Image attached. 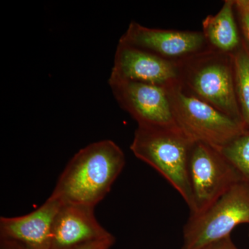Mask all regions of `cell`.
Listing matches in <instances>:
<instances>
[{
	"mask_svg": "<svg viewBox=\"0 0 249 249\" xmlns=\"http://www.w3.org/2000/svg\"><path fill=\"white\" fill-rule=\"evenodd\" d=\"M110 77L166 88L179 81V65L119 40Z\"/></svg>",
	"mask_w": 249,
	"mask_h": 249,
	"instance_id": "9",
	"label": "cell"
},
{
	"mask_svg": "<svg viewBox=\"0 0 249 249\" xmlns=\"http://www.w3.org/2000/svg\"><path fill=\"white\" fill-rule=\"evenodd\" d=\"M178 65L179 82L186 91L243 122L236 96L231 54L210 47L178 62Z\"/></svg>",
	"mask_w": 249,
	"mask_h": 249,
	"instance_id": "3",
	"label": "cell"
},
{
	"mask_svg": "<svg viewBox=\"0 0 249 249\" xmlns=\"http://www.w3.org/2000/svg\"><path fill=\"white\" fill-rule=\"evenodd\" d=\"M120 41L175 62L210 48L202 31L154 29L136 22L129 24Z\"/></svg>",
	"mask_w": 249,
	"mask_h": 249,
	"instance_id": "8",
	"label": "cell"
},
{
	"mask_svg": "<svg viewBox=\"0 0 249 249\" xmlns=\"http://www.w3.org/2000/svg\"><path fill=\"white\" fill-rule=\"evenodd\" d=\"M109 85L119 106L138 125L178 127L166 88L109 77Z\"/></svg>",
	"mask_w": 249,
	"mask_h": 249,
	"instance_id": "7",
	"label": "cell"
},
{
	"mask_svg": "<svg viewBox=\"0 0 249 249\" xmlns=\"http://www.w3.org/2000/svg\"><path fill=\"white\" fill-rule=\"evenodd\" d=\"M235 0H226L220 11L210 15L202 22V33L211 48L231 54L240 47L241 40L235 18Z\"/></svg>",
	"mask_w": 249,
	"mask_h": 249,
	"instance_id": "12",
	"label": "cell"
},
{
	"mask_svg": "<svg viewBox=\"0 0 249 249\" xmlns=\"http://www.w3.org/2000/svg\"><path fill=\"white\" fill-rule=\"evenodd\" d=\"M49 196L40 207L19 217L0 218V239L14 241L25 249H51L52 229L61 206Z\"/></svg>",
	"mask_w": 249,
	"mask_h": 249,
	"instance_id": "11",
	"label": "cell"
},
{
	"mask_svg": "<svg viewBox=\"0 0 249 249\" xmlns=\"http://www.w3.org/2000/svg\"><path fill=\"white\" fill-rule=\"evenodd\" d=\"M124 165V152L115 142H92L72 157L50 196L62 204L95 208L111 191Z\"/></svg>",
	"mask_w": 249,
	"mask_h": 249,
	"instance_id": "1",
	"label": "cell"
},
{
	"mask_svg": "<svg viewBox=\"0 0 249 249\" xmlns=\"http://www.w3.org/2000/svg\"><path fill=\"white\" fill-rule=\"evenodd\" d=\"M165 88L177 124L195 142L220 150L249 130L242 121L188 92L179 81Z\"/></svg>",
	"mask_w": 249,
	"mask_h": 249,
	"instance_id": "4",
	"label": "cell"
},
{
	"mask_svg": "<svg viewBox=\"0 0 249 249\" xmlns=\"http://www.w3.org/2000/svg\"><path fill=\"white\" fill-rule=\"evenodd\" d=\"M235 9L238 14L241 27L249 45V2L248 0H235Z\"/></svg>",
	"mask_w": 249,
	"mask_h": 249,
	"instance_id": "15",
	"label": "cell"
},
{
	"mask_svg": "<svg viewBox=\"0 0 249 249\" xmlns=\"http://www.w3.org/2000/svg\"><path fill=\"white\" fill-rule=\"evenodd\" d=\"M114 243H115V237L112 235L105 240L91 242L76 249H111Z\"/></svg>",
	"mask_w": 249,
	"mask_h": 249,
	"instance_id": "17",
	"label": "cell"
},
{
	"mask_svg": "<svg viewBox=\"0 0 249 249\" xmlns=\"http://www.w3.org/2000/svg\"><path fill=\"white\" fill-rule=\"evenodd\" d=\"M0 249H25L22 245L14 242V241L7 240H1L0 239Z\"/></svg>",
	"mask_w": 249,
	"mask_h": 249,
	"instance_id": "18",
	"label": "cell"
},
{
	"mask_svg": "<svg viewBox=\"0 0 249 249\" xmlns=\"http://www.w3.org/2000/svg\"><path fill=\"white\" fill-rule=\"evenodd\" d=\"M241 224H249V185L236 183L207 209L191 214L183 228L182 249H197L231 236Z\"/></svg>",
	"mask_w": 249,
	"mask_h": 249,
	"instance_id": "5",
	"label": "cell"
},
{
	"mask_svg": "<svg viewBox=\"0 0 249 249\" xmlns=\"http://www.w3.org/2000/svg\"><path fill=\"white\" fill-rule=\"evenodd\" d=\"M195 142L179 127L138 125L130 149L139 160L150 165L182 196L191 211L190 155Z\"/></svg>",
	"mask_w": 249,
	"mask_h": 249,
	"instance_id": "2",
	"label": "cell"
},
{
	"mask_svg": "<svg viewBox=\"0 0 249 249\" xmlns=\"http://www.w3.org/2000/svg\"><path fill=\"white\" fill-rule=\"evenodd\" d=\"M197 249H238L234 245L233 242L231 238V236H228L224 238L214 241L200 247Z\"/></svg>",
	"mask_w": 249,
	"mask_h": 249,
	"instance_id": "16",
	"label": "cell"
},
{
	"mask_svg": "<svg viewBox=\"0 0 249 249\" xmlns=\"http://www.w3.org/2000/svg\"><path fill=\"white\" fill-rule=\"evenodd\" d=\"M188 170L193 197L191 214L202 212L234 185L243 181L219 149L202 142L193 144Z\"/></svg>",
	"mask_w": 249,
	"mask_h": 249,
	"instance_id": "6",
	"label": "cell"
},
{
	"mask_svg": "<svg viewBox=\"0 0 249 249\" xmlns=\"http://www.w3.org/2000/svg\"><path fill=\"white\" fill-rule=\"evenodd\" d=\"M236 96L242 121L249 130V45L242 40L231 53Z\"/></svg>",
	"mask_w": 249,
	"mask_h": 249,
	"instance_id": "13",
	"label": "cell"
},
{
	"mask_svg": "<svg viewBox=\"0 0 249 249\" xmlns=\"http://www.w3.org/2000/svg\"><path fill=\"white\" fill-rule=\"evenodd\" d=\"M248 1H249V0H248Z\"/></svg>",
	"mask_w": 249,
	"mask_h": 249,
	"instance_id": "19",
	"label": "cell"
},
{
	"mask_svg": "<svg viewBox=\"0 0 249 249\" xmlns=\"http://www.w3.org/2000/svg\"><path fill=\"white\" fill-rule=\"evenodd\" d=\"M95 208L62 204L52 229L51 249H76L110 237V232L98 222Z\"/></svg>",
	"mask_w": 249,
	"mask_h": 249,
	"instance_id": "10",
	"label": "cell"
},
{
	"mask_svg": "<svg viewBox=\"0 0 249 249\" xmlns=\"http://www.w3.org/2000/svg\"><path fill=\"white\" fill-rule=\"evenodd\" d=\"M219 150L249 185V130Z\"/></svg>",
	"mask_w": 249,
	"mask_h": 249,
	"instance_id": "14",
	"label": "cell"
}]
</instances>
